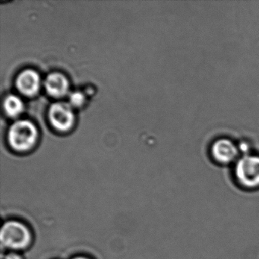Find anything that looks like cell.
<instances>
[{
	"instance_id": "cell-1",
	"label": "cell",
	"mask_w": 259,
	"mask_h": 259,
	"mask_svg": "<svg viewBox=\"0 0 259 259\" xmlns=\"http://www.w3.org/2000/svg\"><path fill=\"white\" fill-rule=\"evenodd\" d=\"M0 240L3 246L13 250L27 248L32 240L31 230L23 223L9 221L3 225L0 232Z\"/></svg>"
},
{
	"instance_id": "cell-2",
	"label": "cell",
	"mask_w": 259,
	"mask_h": 259,
	"mask_svg": "<svg viewBox=\"0 0 259 259\" xmlns=\"http://www.w3.org/2000/svg\"><path fill=\"white\" fill-rule=\"evenodd\" d=\"M8 138L12 148L16 151H27L35 144L37 130L29 121H19L10 128Z\"/></svg>"
},
{
	"instance_id": "cell-3",
	"label": "cell",
	"mask_w": 259,
	"mask_h": 259,
	"mask_svg": "<svg viewBox=\"0 0 259 259\" xmlns=\"http://www.w3.org/2000/svg\"><path fill=\"white\" fill-rule=\"evenodd\" d=\"M235 175L244 187H258L259 156L245 155L239 159L235 166Z\"/></svg>"
},
{
	"instance_id": "cell-4",
	"label": "cell",
	"mask_w": 259,
	"mask_h": 259,
	"mask_svg": "<svg viewBox=\"0 0 259 259\" xmlns=\"http://www.w3.org/2000/svg\"><path fill=\"white\" fill-rule=\"evenodd\" d=\"M49 118L52 125L60 131H66L73 125V112L66 103L53 104L50 109Z\"/></svg>"
},
{
	"instance_id": "cell-5",
	"label": "cell",
	"mask_w": 259,
	"mask_h": 259,
	"mask_svg": "<svg viewBox=\"0 0 259 259\" xmlns=\"http://www.w3.org/2000/svg\"><path fill=\"white\" fill-rule=\"evenodd\" d=\"M212 155L218 163L227 164L234 161L237 157L238 148L229 139H219L212 146Z\"/></svg>"
},
{
	"instance_id": "cell-6",
	"label": "cell",
	"mask_w": 259,
	"mask_h": 259,
	"mask_svg": "<svg viewBox=\"0 0 259 259\" xmlns=\"http://www.w3.org/2000/svg\"><path fill=\"white\" fill-rule=\"evenodd\" d=\"M16 84L18 89L22 94L31 96L35 95L39 90L40 76L35 71L28 69L19 75Z\"/></svg>"
},
{
	"instance_id": "cell-7",
	"label": "cell",
	"mask_w": 259,
	"mask_h": 259,
	"mask_svg": "<svg viewBox=\"0 0 259 259\" xmlns=\"http://www.w3.org/2000/svg\"><path fill=\"white\" fill-rule=\"evenodd\" d=\"M45 85L48 93L56 98L66 95L69 89L67 79L60 73H52L48 75L45 80Z\"/></svg>"
},
{
	"instance_id": "cell-8",
	"label": "cell",
	"mask_w": 259,
	"mask_h": 259,
	"mask_svg": "<svg viewBox=\"0 0 259 259\" xmlns=\"http://www.w3.org/2000/svg\"><path fill=\"white\" fill-rule=\"evenodd\" d=\"M6 112L11 117H16L23 110L24 105L22 100L15 95H10L4 102Z\"/></svg>"
},
{
	"instance_id": "cell-9",
	"label": "cell",
	"mask_w": 259,
	"mask_h": 259,
	"mask_svg": "<svg viewBox=\"0 0 259 259\" xmlns=\"http://www.w3.org/2000/svg\"><path fill=\"white\" fill-rule=\"evenodd\" d=\"M70 103L72 105L75 106V107H80L84 104V96L81 92H74L71 95Z\"/></svg>"
},
{
	"instance_id": "cell-10",
	"label": "cell",
	"mask_w": 259,
	"mask_h": 259,
	"mask_svg": "<svg viewBox=\"0 0 259 259\" xmlns=\"http://www.w3.org/2000/svg\"><path fill=\"white\" fill-rule=\"evenodd\" d=\"M4 259H23L20 254H17V253L11 252L7 254L5 256Z\"/></svg>"
},
{
	"instance_id": "cell-11",
	"label": "cell",
	"mask_w": 259,
	"mask_h": 259,
	"mask_svg": "<svg viewBox=\"0 0 259 259\" xmlns=\"http://www.w3.org/2000/svg\"><path fill=\"white\" fill-rule=\"evenodd\" d=\"M72 259H89V257H84V256H79V257H75Z\"/></svg>"
}]
</instances>
